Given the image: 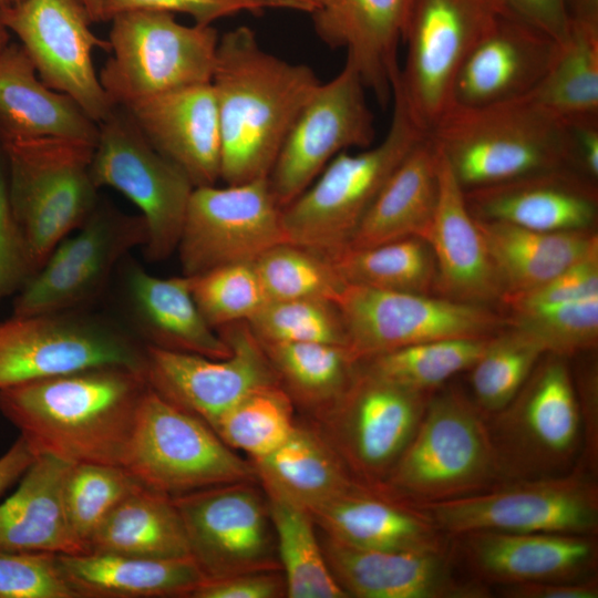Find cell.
<instances>
[{
  "label": "cell",
  "mask_w": 598,
  "mask_h": 598,
  "mask_svg": "<svg viewBox=\"0 0 598 598\" xmlns=\"http://www.w3.org/2000/svg\"><path fill=\"white\" fill-rule=\"evenodd\" d=\"M19 1H21V0H13V3L19 2Z\"/></svg>",
  "instance_id": "obj_64"
},
{
  "label": "cell",
  "mask_w": 598,
  "mask_h": 598,
  "mask_svg": "<svg viewBox=\"0 0 598 598\" xmlns=\"http://www.w3.org/2000/svg\"><path fill=\"white\" fill-rule=\"evenodd\" d=\"M0 22L17 35L40 79L71 96L96 123L115 106L94 69L96 49L110 50L99 38L80 0H21L0 8Z\"/></svg>",
  "instance_id": "obj_20"
},
{
  "label": "cell",
  "mask_w": 598,
  "mask_h": 598,
  "mask_svg": "<svg viewBox=\"0 0 598 598\" xmlns=\"http://www.w3.org/2000/svg\"><path fill=\"white\" fill-rule=\"evenodd\" d=\"M275 530L278 559L289 598H348L334 579L309 509L264 489Z\"/></svg>",
  "instance_id": "obj_40"
},
{
  "label": "cell",
  "mask_w": 598,
  "mask_h": 598,
  "mask_svg": "<svg viewBox=\"0 0 598 598\" xmlns=\"http://www.w3.org/2000/svg\"><path fill=\"white\" fill-rule=\"evenodd\" d=\"M93 23L101 22V0H80Z\"/></svg>",
  "instance_id": "obj_61"
},
{
  "label": "cell",
  "mask_w": 598,
  "mask_h": 598,
  "mask_svg": "<svg viewBox=\"0 0 598 598\" xmlns=\"http://www.w3.org/2000/svg\"><path fill=\"white\" fill-rule=\"evenodd\" d=\"M268 301L323 299L337 302L346 282L330 257L290 241L254 261Z\"/></svg>",
  "instance_id": "obj_44"
},
{
  "label": "cell",
  "mask_w": 598,
  "mask_h": 598,
  "mask_svg": "<svg viewBox=\"0 0 598 598\" xmlns=\"http://www.w3.org/2000/svg\"><path fill=\"white\" fill-rule=\"evenodd\" d=\"M309 512L321 533L351 546L411 551L451 548V537L424 513L381 488L358 484Z\"/></svg>",
  "instance_id": "obj_30"
},
{
  "label": "cell",
  "mask_w": 598,
  "mask_h": 598,
  "mask_svg": "<svg viewBox=\"0 0 598 598\" xmlns=\"http://www.w3.org/2000/svg\"><path fill=\"white\" fill-rule=\"evenodd\" d=\"M148 389L143 370L99 365L0 389V412L35 455L122 466Z\"/></svg>",
  "instance_id": "obj_1"
},
{
  "label": "cell",
  "mask_w": 598,
  "mask_h": 598,
  "mask_svg": "<svg viewBox=\"0 0 598 598\" xmlns=\"http://www.w3.org/2000/svg\"><path fill=\"white\" fill-rule=\"evenodd\" d=\"M110 22V56L99 79L113 105L210 83L219 42L212 24L186 25L173 13L147 10Z\"/></svg>",
  "instance_id": "obj_6"
},
{
  "label": "cell",
  "mask_w": 598,
  "mask_h": 598,
  "mask_svg": "<svg viewBox=\"0 0 598 598\" xmlns=\"http://www.w3.org/2000/svg\"><path fill=\"white\" fill-rule=\"evenodd\" d=\"M489 338H455L417 343L378 354L360 363L406 389L432 394L456 373L470 370Z\"/></svg>",
  "instance_id": "obj_42"
},
{
  "label": "cell",
  "mask_w": 598,
  "mask_h": 598,
  "mask_svg": "<svg viewBox=\"0 0 598 598\" xmlns=\"http://www.w3.org/2000/svg\"><path fill=\"white\" fill-rule=\"evenodd\" d=\"M114 277L117 286V319L144 346L227 358L230 346L200 313L192 292L190 278H161L128 258Z\"/></svg>",
  "instance_id": "obj_24"
},
{
  "label": "cell",
  "mask_w": 598,
  "mask_h": 598,
  "mask_svg": "<svg viewBox=\"0 0 598 598\" xmlns=\"http://www.w3.org/2000/svg\"><path fill=\"white\" fill-rule=\"evenodd\" d=\"M543 354L534 339L512 327L493 336L470 369L472 400L480 411L487 417L508 405Z\"/></svg>",
  "instance_id": "obj_45"
},
{
  "label": "cell",
  "mask_w": 598,
  "mask_h": 598,
  "mask_svg": "<svg viewBox=\"0 0 598 598\" xmlns=\"http://www.w3.org/2000/svg\"><path fill=\"white\" fill-rule=\"evenodd\" d=\"M295 408L280 383H270L252 390L209 426L230 448L258 458L290 435L297 422Z\"/></svg>",
  "instance_id": "obj_43"
},
{
  "label": "cell",
  "mask_w": 598,
  "mask_h": 598,
  "mask_svg": "<svg viewBox=\"0 0 598 598\" xmlns=\"http://www.w3.org/2000/svg\"><path fill=\"white\" fill-rule=\"evenodd\" d=\"M247 323L261 343L323 342L347 347L340 310L329 300L268 301Z\"/></svg>",
  "instance_id": "obj_48"
},
{
  "label": "cell",
  "mask_w": 598,
  "mask_h": 598,
  "mask_svg": "<svg viewBox=\"0 0 598 598\" xmlns=\"http://www.w3.org/2000/svg\"><path fill=\"white\" fill-rule=\"evenodd\" d=\"M280 385L308 420L324 413L347 390L359 362L348 347L323 342H259Z\"/></svg>",
  "instance_id": "obj_38"
},
{
  "label": "cell",
  "mask_w": 598,
  "mask_h": 598,
  "mask_svg": "<svg viewBox=\"0 0 598 598\" xmlns=\"http://www.w3.org/2000/svg\"><path fill=\"white\" fill-rule=\"evenodd\" d=\"M427 136L464 192L571 169L567 123L528 97L477 107L451 106Z\"/></svg>",
  "instance_id": "obj_3"
},
{
  "label": "cell",
  "mask_w": 598,
  "mask_h": 598,
  "mask_svg": "<svg viewBox=\"0 0 598 598\" xmlns=\"http://www.w3.org/2000/svg\"><path fill=\"white\" fill-rule=\"evenodd\" d=\"M148 140L194 187L216 185L221 137L212 83L169 91L124 106Z\"/></svg>",
  "instance_id": "obj_27"
},
{
  "label": "cell",
  "mask_w": 598,
  "mask_h": 598,
  "mask_svg": "<svg viewBox=\"0 0 598 598\" xmlns=\"http://www.w3.org/2000/svg\"><path fill=\"white\" fill-rule=\"evenodd\" d=\"M410 0H316L309 13L315 32L347 62L380 103L392 97L399 71V45Z\"/></svg>",
  "instance_id": "obj_29"
},
{
  "label": "cell",
  "mask_w": 598,
  "mask_h": 598,
  "mask_svg": "<svg viewBox=\"0 0 598 598\" xmlns=\"http://www.w3.org/2000/svg\"><path fill=\"white\" fill-rule=\"evenodd\" d=\"M68 463L37 455L17 489L0 503V553L79 554L64 511L63 481Z\"/></svg>",
  "instance_id": "obj_34"
},
{
  "label": "cell",
  "mask_w": 598,
  "mask_h": 598,
  "mask_svg": "<svg viewBox=\"0 0 598 598\" xmlns=\"http://www.w3.org/2000/svg\"><path fill=\"white\" fill-rule=\"evenodd\" d=\"M189 278L195 302L216 331L247 322L268 302L254 262L220 266Z\"/></svg>",
  "instance_id": "obj_49"
},
{
  "label": "cell",
  "mask_w": 598,
  "mask_h": 598,
  "mask_svg": "<svg viewBox=\"0 0 598 598\" xmlns=\"http://www.w3.org/2000/svg\"><path fill=\"white\" fill-rule=\"evenodd\" d=\"M205 578L281 570L266 493L243 481L173 496Z\"/></svg>",
  "instance_id": "obj_17"
},
{
  "label": "cell",
  "mask_w": 598,
  "mask_h": 598,
  "mask_svg": "<svg viewBox=\"0 0 598 598\" xmlns=\"http://www.w3.org/2000/svg\"><path fill=\"white\" fill-rule=\"evenodd\" d=\"M506 482L486 416L456 390L432 393L381 489L409 504L452 499Z\"/></svg>",
  "instance_id": "obj_4"
},
{
  "label": "cell",
  "mask_w": 598,
  "mask_h": 598,
  "mask_svg": "<svg viewBox=\"0 0 598 598\" xmlns=\"http://www.w3.org/2000/svg\"><path fill=\"white\" fill-rule=\"evenodd\" d=\"M86 551L150 558L190 556L173 497L143 485L110 512L90 537Z\"/></svg>",
  "instance_id": "obj_37"
},
{
  "label": "cell",
  "mask_w": 598,
  "mask_h": 598,
  "mask_svg": "<svg viewBox=\"0 0 598 598\" xmlns=\"http://www.w3.org/2000/svg\"><path fill=\"white\" fill-rule=\"evenodd\" d=\"M331 260L346 285L394 292L435 293L434 255L429 243L420 237L346 248Z\"/></svg>",
  "instance_id": "obj_41"
},
{
  "label": "cell",
  "mask_w": 598,
  "mask_h": 598,
  "mask_svg": "<svg viewBox=\"0 0 598 598\" xmlns=\"http://www.w3.org/2000/svg\"><path fill=\"white\" fill-rule=\"evenodd\" d=\"M250 461L264 489L276 492L309 511L360 484L308 420H297L283 443Z\"/></svg>",
  "instance_id": "obj_36"
},
{
  "label": "cell",
  "mask_w": 598,
  "mask_h": 598,
  "mask_svg": "<svg viewBox=\"0 0 598 598\" xmlns=\"http://www.w3.org/2000/svg\"><path fill=\"white\" fill-rule=\"evenodd\" d=\"M226 185L268 177L302 106L320 84L313 70L264 50L240 25L219 37L212 76Z\"/></svg>",
  "instance_id": "obj_2"
},
{
  "label": "cell",
  "mask_w": 598,
  "mask_h": 598,
  "mask_svg": "<svg viewBox=\"0 0 598 598\" xmlns=\"http://www.w3.org/2000/svg\"><path fill=\"white\" fill-rule=\"evenodd\" d=\"M439 155V200L426 238L436 266L435 293L489 307L504 298L498 272L477 220L467 207L464 189L440 152Z\"/></svg>",
  "instance_id": "obj_28"
},
{
  "label": "cell",
  "mask_w": 598,
  "mask_h": 598,
  "mask_svg": "<svg viewBox=\"0 0 598 598\" xmlns=\"http://www.w3.org/2000/svg\"><path fill=\"white\" fill-rule=\"evenodd\" d=\"M498 272L504 299L529 291L578 261L598 254L594 229L538 231L477 219Z\"/></svg>",
  "instance_id": "obj_35"
},
{
  "label": "cell",
  "mask_w": 598,
  "mask_h": 598,
  "mask_svg": "<svg viewBox=\"0 0 598 598\" xmlns=\"http://www.w3.org/2000/svg\"><path fill=\"white\" fill-rule=\"evenodd\" d=\"M507 324L534 339L545 353L591 350L598 340V296L540 307H508Z\"/></svg>",
  "instance_id": "obj_47"
},
{
  "label": "cell",
  "mask_w": 598,
  "mask_h": 598,
  "mask_svg": "<svg viewBox=\"0 0 598 598\" xmlns=\"http://www.w3.org/2000/svg\"><path fill=\"white\" fill-rule=\"evenodd\" d=\"M145 346L90 309L12 315L0 321V389L99 365L144 371Z\"/></svg>",
  "instance_id": "obj_11"
},
{
  "label": "cell",
  "mask_w": 598,
  "mask_h": 598,
  "mask_svg": "<svg viewBox=\"0 0 598 598\" xmlns=\"http://www.w3.org/2000/svg\"><path fill=\"white\" fill-rule=\"evenodd\" d=\"M450 537L457 565L488 587L596 576L598 544L592 535L475 530Z\"/></svg>",
  "instance_id": "obj_22"
},
{
  "label": "cell",
  "mask_w": 598,
  "mask_h": 598,
  "mask_svg": "<svg viewBox=\"0 0 598 598\" xmlns=\"http://www.w3.org/2000/svg\"><path fill=\"white\" fill-rule=\"evenodd\" d=\"M365 90L360 74L347 61L334 78L316 87L268 175L281 208L297 198L338 154L373 144L374 116Z\"/></svg>",
  "instance_id": "obj_19"
},
{
  "label": "cell",
  "mask_w": 598,
  "mask_h": 598,
  "mask_svg": "<svg viewBox=\"0 0 598 598\" xmlns=\"http://www.w3.org/2000/svg\"><path fill=\"white\" fill-rule=\"evenodd\" d=\"M287 587L281 570H258L205 578L189 598H281Z\"/></svg>",
  "instance_id": "obj_54"
},
{
  "label": "cell",
  "mask_w": 598,
  "mask_h": 598,
  "mask_svg": "<svg viewBox=\"0 0 598 598\" xmlns=\"http://www.w3.org/2000/svg\"><path fill=\"white\" fill-rule=\"evenodd\" d=\"M142 484L123 466L70 464L63 481V504L70 529L87 550V542L110 512Z\"/></svg>",
  "instance_id": "obj_46"
},
{
  "label": "cell",
  "mask_w": 598,
  "mask_h": 598,
  "mask_svg": "<svg viewBox=\"0 0 598 598\" xmlns=\"http://www.w3.org/2000/svg\"><path fill=\"white\" fill-rule=\"evenodd\" d=\"M440 193V155L425 135L389 176L347 248L405 237L426 240Z\"/></svg>",
  "instance_id": "obj_33"
},
{
  "label": "cell",
  "mask_w": 598,
  "mask_h": 598,
  "mask_svg": "<svg viewBox=\"0 0 598 598\" xmlns=\"http://www.w3.org/2000/svg\"><path fill=\"white\" fill-rule=\"evenodd\" d=\"M505 9L504 0H410L392 90L424 134L448 110L461 66Z\"/></svg>",
  "instance_id": "obj_9"
},
{
  "label": "cell",
  "mask_w": 598,
  "mask_h": 598,
  "mask_svg": "<svg viewBox=\"0 0 598 598\" xmlns=\"http://www.w3.org/2000/svg\"><path fill=\"white\" fill-rule=\"evenodd\" d=\"M136 10L161 11L190 17L194 23L210 25L221 18L243 11H258L252 4L241 0H101V22Z\"/></svg>",
  "instance_id": "obj_53"
},
{
  "label": "cell",
  "mask_w": 598,
  "mask_h": 598,
  "mask_svg": "<svg viewBox=\"0 0 598 598\" xmlns=\"http://www.w3.org/2000/svg\"><path fill=\"white\" fill-rule=\"evenodd\" d=\"M557 49V41L505 9L461 66L450 107L527 97L547 73Z\"/></svg>",
  "instance_id": "obj_25"
},
{
  "label": "cell",
  "mask_w": 598,
  "mask_h": 598,
  "mask_svg": "<svg viewBox=\"0 0 598 598\" xmlns=\"http://www.w3.org/2000/svg\"><path fill=\"white\" fill-rule=\"evenodd\" d=\"M35 456V453L22 436H19L9 450L0 456V495L20 481Z\"/></svg>",
  "instance_id": "obj_58"
},
{
  "label": "cell",
  "mask_w": 598,
  "mask_h": 598,
  "mask_svg": "<svg viewBox=\"0 0 598 598\" xmlns=\"http://www.w3.org/2000/svg\"><path fill=\"white\" fill-rule=\"evenodd\" d=\"M78 598H189L205 579L192 556L150 558L113 553L58 554Z\"/></svg>",
  "instance_id": "obj_32"
},
{
  "label": "cell",
  "mask_w": 598,
  "mask_h": 598,
  "mask_svg": "<svg viewBox=\"0 0 598 598\" xmlns=\"http://www.w3.org/2000/svg\"><path fill=\"white\" fill-rule=\"evenodd\" d=\"M471 214L538 231L594 229L598 215L596 182L558 168L464 192Z\"/></svg>",
  "instance_id": "obj_26"
},
{
  "label": "cell",
  "mask_w": 598,
  "mask_h": 598,
  "mask_svg": "<svg viewBox=\"0 0 598 598\" xmlns=\"http://www.w3.org/2000/svg\"><path fill=\"white\" fill-rule=\"evenodd\" d=\"M268 177L217 187H194L177 252L183 275L254 262L269 248L288 241Z\"/></svg>",
  "instance_id": "obj_18"
},
{
  "label": "cell",
  "mask_w": 598,
  "mask_h": 598,
  "mask_svg": "<svg viewBox=\"0 0 598 598\" xmlns=\"http://www.w3.org/2000/svg\"><path fill=\"white\" fill-rule=\"evenodd\" d=\"M97 123L48 86L20 43L0 50V143L59 137L95 144Z\"/></svg>",
  "instance_id": "obj_31"
},
{
  "label": "cell",
  "mask_w": 598,
  "mask_h": 598,
  "mask_svg": "<svg viewBox=\"0 0 598 598\" xmlns=\"http://www.w3.org/2000/svg\"><path fill=\"white\" fill-rule=\"evenodd\" d=\"M318 534L327 564L349 597L491 596L488 586L470 577L457 565L451 548L445 551L367 549L339 542L320 530Z\"/></svg>",
  "instance_id": "obj_23"
},
{
  "label": "cell",
  "mask_w": 598,
  "mask_h": 598,
  "mask_svg": "<svg viewBox=\"0 0 598 598\" xmlns=\"http://www.w3.org/2000/svg\"><path fill=\"white\" fill-rule=\"evenodd\" d=\"M508 11L560 42L570 25L567 0H504Z\"/></svg>",
  "instance_id": "obj_55"
},
{
  "label": "cell",
  "mask_w": 598,
  "mask_h": 598,
  "mask_svg": "<svg viewBox=\"0 0 598 598\" xmlns=\"http://www.w3.org/2000/svg\"><path fill=\"white\" fill-rule=\"evenodd\" d=\"M566 123L571 169L597 183L598 117Z\"/></svg>",
  "instance_id": "obj_56"
},
{
  "label": "cell",
  "mask_w": 598,
  "mask_h": 598,
  "mask_svg": "<svg viewBox=\"0 0 598 598\" xmlns=\"http://www.w3.org/2000/svg\"><path fill=\"white\" fill-rule=\"evenodd\" d=\"M430 396L385 380L359 362L342 395L308 421L358 483L380 488L415 433Z\"/></svg>",
  "instance_id": "obj_14"
},
{
  "label": "cell",
  "mask_w": 598,
  "mask_h": 598,
  "mask_svg": "<svg viewBox=\"0 0 598 598\" xmlns=\"http://www.w3.org/2000/svg\"><path fill=\"white\" fill-rule=\"evenodd\" d=\"M336 303L358 362L427 341L489 338L507 323L489 307L354 285H346Z\"/></svg>",
  "instance_id": "obj_16"
},
{
  "label": "cell",
  "mask_w": 598,
  "mask_h": 598,
  "mask_svg": "<svg viewBox=\"0 0 598 598\" xmlns=\"http://www.w3.org/2000/svg\"><path fill=\"white\" fill-rule=\"evenodd\" d=\"M9 39V31L0 22V50L10 42Z\"/></svg>",
  "instance_id": "obj_62"
},
{
  "label": "cell",
  "mask_w": 598,
  "mask_h": 598,
  "mask_svg": "<svg viewBox=\"0 0 598 598\" xmlns=\"http://www.w3.org/2000/svg\"><path fill=\"white\" fill-rule=\"evenodd\" d=\"M147 238L140 214H125L100 199L14 296L12 315L90 309L109 290L121 261Z\"/></svg>",
  "instance_id": "obj_15"
},
{
  "label": "cell",
  "mask_w": 598,
  "mask_h": 598,
  "mask_svg": "<svg viewBox=\"0 0 598 598\" xmlns=\"http://www.w3.org/2000/svg\"><path fill=\"white\" fill-rule=\"evenodd\" d=\"M143 486L169 496L257 481L251 461L230 448L202 419L145 393L122 465Z\"/></svg>",
  "instance_id": "obj_10"
},
{
  "label": "cell",
  "mask_w": 598,
  "mask_h": 598,
  "mask_svg": "<svg viewBox=\"0 0 598 598\" xmlns=\"http://www.w3.org/2000/svg\"><path fill=\"white\" fill-rule=\"evenodd\" d=\"M527 97L564 122L598 117V24L570 20L551 65Z\"/></svg>",
  "instance_id": "obj_39"
},
{
  "label": "cell",
  "mask_w": 598,
  "mask_h": 598,
  "mask_svg": "<svg viewBox=\"0 0 598 598\" xmlns=\"http://www.w3.org/2000/svg\"><path fill=\"white\" fill-rule=\"evenodd\" d=\"M598 296V254L565 269L547 282L504 299L508 307H540Z\"/></svg>",
  "instance_id": "obj_52"
},
{
  "label": "cell",
  "mask_w": 598,
  "mask_h": 598,
  "mask_svg": "<svg viewBox=\"0 0 598 598\" xmlns=\"http://www.w3.org/2000/svg\"><path fill=\"white\" fill-rule=\"evenodd\" d=\"M13 3V0H0V8L8 7Z\"/></svg>",
  "instance_id": "obj_63"
},
{
  "label": "cell",
  "mask_w": 598,
  "mask_h": 598,
  "mask_svg": "<svg viewBox=\"0 0 598 598\" xmlns=\"http://www.w3.org/2000/svg\"><path fill=\"white\" fill-rule=\"evenodd\" d=\"M486 419L505 481L575 470L581 425L566 357L543 354L508 405Z\"/></svg>",
  "instance_id": "obj_8"
},
{
  "label": "cell",
  "mask_w": 598,
  "mask_h": 598,
  "mask_svg": "<svg viewBox=\"0 0 598 598\" xmlns=\"http://www.w3.org/2000/svg\"><path fill=\"white\" fill-rule=\"evenodd\" d=\"M393 112L383 140L358 153L338 154L281 210L288 241L332 258L346 249L382 186L426 134L392 90Z\"/></svg>",
  "instance_id": "obj_5"
},
{
  "label": "cell",
  "mask_w": 598,
  "mask_h": 598,
  "mask_svg": "<svg viewBox=\"0 0 598 598\" xmlns=\"http://www.w3.org/2000/svg\"><path fill=\"white\" fill-rule=\"evenodd\" d=\"M35 271L13 210L7 163L0 144V301L16 296Z\"/></svg>",
  "instance_id": "obj_51"
},
{
  "label": "cell",
  "mask_w": 598,
  "mask_h": 598,
  "mask_svg": "<svg viewBox=\"0 0 598 598\" xmlns=\"http://www.w3.org/2000/svg\"><path fill=\"white\" fill-rule=\"evenodd\" d=\"M0 598H78L64 577L58 554L0 553Z\"/></svg>",
  "instance_id": "obj_50"
},
{
  "label": "cell",
  "mask_w": 598,
  "mask_h": 598,
  "mask_svg": "<svg viewBox=\"0 0 598 598\" xmlns=\"http://www.w3.org/2000/svg\"><path fill=\"white\" fill-rule=\"evenodd\" d=\"M570 20L598 24V0H567Z\"/></svg>",
  "instance_id": "obj_59"
},
{
  "label": "cell",
  "mask_w": 598,
  "mask_h": 598,
  "mask_svg": "<svg viewBox=\"0 0 598 598\" xmlns=\"http://www.w3.org/2000/svg\"><path fill=\"white\" fill-rule=\"evenodd\" d=\"M252 4L258 11L264 8H278L310 13L316 0H241Z\"/></svg>",
  "instance_id": "obj_60"
},
{
  "label": "cell",
  "mask_w": 598,
  "mask_h": 598,
  "mask_svg": "<svg viewBox=\"0 0 598 598\" xmlns=\"http://www.w3.org/2000/svg\"><path fill=\"white\" fill-rule=\"evenodd\" d=\"M10 197L37 270L100 202L89 142L41 137L0 143Z\"/></svg>",
  "instance_id": "obj_7"
},
{
  "label": "cell",
  "mask_w": 598,
  "mask_h": 598,
  "mask_svg": "<svg viewBox=\"0 0 598 598\" xmlns=\"http://www.w3.org/2000/svg\"><path fill=\"white\" fill-rule=\"evenodd\" d=\"M596 480L574 470L560 476L512 480L480 493L411 505L448 536L475 530L596 536Z\"/></svg>",
  "instance_id": "obj_12"
},
{
  "label": "cell",
  "mask_w": 598,
  "mask_h": 598,
  "mask_svg": "<svg viewBox=\"0 0 598 598\" xmlns=\"http://www.w3.org/2000/svg\"><path fill=\"white\" fill-rule=\"evenodd\" d=\"M97 127L91 164L96 187L120 192L140 209L148 229L145 258L166 259L177 248L194 185L148 142L124 106L115 105Z\"/></svg>",
  "instance_id": "obj_13"
},
{
  "label": "cell",
  "mask_w": 598,
  "mask_h": 598,
  "mask_svg": "<svg viewBox=\"0 0 598 598\" xmlns=\"http://www.w3.org/2000/svg\"><path fill=\"white\" fill-rule=\"evenodd\" d=\"M506 598H597V576L577 581H540L498 587Z\"/></svg>",
  "instance_id": "obj_57"
},
{
  "label": "cell",
  "mask_w": 598,
  "mask_h": 598,
  "mask_svg": "<svg viewBox=\"0 0 598 598\" xmlns=\"http://www.w3.org/2000/svg\"><path fill=\"white\" fill-rule=\"evenodd\" d=\"M217 332L230 346L227 358L145 346L144 374L148 386L208 425L252 390L279 383L247 322L228 324Z\"/></svg>",
  "instance_id": "obj_21"
}]
</instances>
